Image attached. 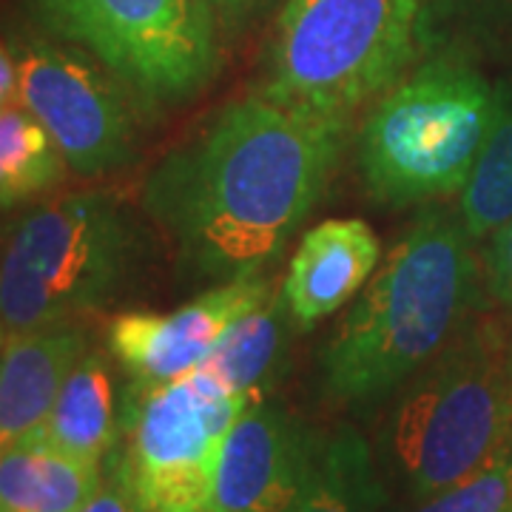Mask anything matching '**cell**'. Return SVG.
<instances>
[{
  "label": "cell",
  "mask_w": 512,
  "mask_h": 512,
  "mask_svg": "<svg viewBox=\"0 0 512 512\" xmlns=\"http://www.w3.org/2000/svg\"><path fill=\"white\" fill-rule=\"evenodd\" d=\"M18 103L35 114L80 177H106L134 160V111L126 89L83 49L40 35L9 40Z\"/></svg>",
  "instance_id": "9c48e42d"
},
{
  "label": "cell",
  "mask_w": 512,
  "mask_h": 512,
  "mask_svg": "<svg viewBox=\"0 0 512 512\" xmlns=\"http://www.w3.org/2000/svg\"><path fill=\"white\" fill-rule=\"evenodd\" d=\"M348 143L345 117L256 92L165 154L143 205L171 234L185 271L220 282L259 274L322 200Z\"/></svg>",
  "instance_id": "6da1fadb"
},
{
  "label": "cell",
  "mask_w": 512,
  "mask_h": 512,
  "mask_svg": "<svg viewBox=\"0 0 512 512\" xmlns=\"http://www.w3.org/2000/svg\"><path fill=\"white\" fill-rule=\"evenodd\" d=\"M57 40L92 55L137 109L194 100L220 66L211 0H26Z\"/></svg>",
  "instance_id": "52a82bcc"
},
{
  "label": "cell",
  "mask_w": 512,
  "mask_h": 512,
  "mask_svg": "<svg viewBox=\"0 0 512 512\" xmlns=\"http://www.w3.org/2000/svg\"><path fill=\"white\" fill-rule=\"evenodd\" d=\"M140 259V231L109 194H66L23 214L0 248V328L72 325L100 311Z\"/></svg>",
  "instance_id": "8992f818"
},
{
  "label": "cell",
  "mask_w": 512,
  "mask_h": 512,
  "mask_svg": "<svg viewBox=\"0 0 512 512\" xmlns=\"http://www.w3.org/2000/svg\"><path fill=\"white\" fill-rule=\"evenodd\" d=\"M484 282L495 302L512 308V220L495 228L484 251Z\"/></svg>",
  "instance_id": "7402d4cb"
},
{
  "label": "cell",
  "mask_w": 512,
  "mask_h": 512,
  "mask_svg": "<svg viewBox=\"0 0 512 512\" xmlns=\"http://www.w3.org/2000/svg\"><path fill=\"white\" fill-rule=\"evenodd\" d=\"M251 399L200 370L174 382H128L109 464L143 512H205L222 441Z\"/></svg>",
  "instance_id": "ba28073f"
},
{
  "label": "cell",
  "mask_w": 512,
  "mask_h": 512,
  "mask_svg": "<svg viewBox=\"0 0 512 512\" xmlns=\"http://www.w3.org/2000/svg\"><path fill=\"white\" fill-rule=\"evenodd\" d=\"M49 444L74 458L106 464L120 436V402L109 359L86 350L57 393L55 407L37 427Z\"/></svg>",
  "instance_id": "9a60e30c"
},
{
  "label": "cell",
  "mask_w": 512,
  "mask_h": 512,
  "mask_svg": "<svg viewBox=\"0 0 512 512\" xmlns=\"http://www.w3.org/2000/svg\"><path fill=\"white\" fill-rule=\"evenodd\" d=\"M291 325L293 319L282 293H271L259 308L245 313L222 333L197 370L228 393L251 402L262 399L285 359Z\"/></svg>",
  "instance_id": "2e32d148"
},
{
  "label": "cell",
  "mask_w": 512,
  "mask_h": 512,
  "mask_svg": "<svg viewBox=\"0 0 512 512\" xmlns=\"http://www.w3.org/2000/svg\"><path fill=\"white\" fill-rule=\"evenodd\" d=\"M512 23V0H427L421 12V57H470L478 43Z\"/></svg>",
  "instance_id": "ffe728a7"
},
{
  "label": "cell",
  "mask_w": 512,
  "mask_h": 512,
  "mask_svg": "<svg viewBox=\"0 0 512 512\" xmlns=\"http://www.w3.org/2000/svg\"><path fill=\"white\" fill-rule=\"evenodd\" d=\"M106 476V464L74 458L40 433L0 450V512H77Z\"/></svg>",
  "instance_id": "5bb4252c"
},
{
  "label": "cell",
  "mask_w": 512,
  "mask_h": 512,
  "mask_svg": "<svg viewBox=\"0 0 512 512\" xmlns=\"http://www.w3.org/2000/svg\"><path fill=\"white\" fill-rule=\"evenodd\" d=\"M473 242L461 217L421 211L319 359L328 399L382 402L453 342L476 299Z\"/></svg>",
  "instance_id": "7a4b0ae2"
},
{
  "label": "cell",
  "mask_w": 512,
  "mask_h": 512,
  "mask_svg": "<svg viewBox=\"0 0 512 512\" xmlns=\"http://www.w3.org/2000/svg\"><path fill=\"white\" fill-rule=\"evenodd\" d=\"M512 436V333L470 322L404 384L382 430L390 481L421 504L478 470Z\"/></svg>",
  "instance_id": "3957f363"
},
{
  "label": "cell",
  "mask_w": 512,
  "mask_h": 512,
  "mask_svg": "<svg viewBox=\"0 0 512 512\" xmlns=\"http://www.w3.org/2000/svg\"><path fill=\"white\" fill-rule=\"evenodd\" d=\"M83 353L86 333L72 325L6 333L0 348V450L46 421Z\"/></svg>",
  "instance_id": "4fadbf2b"
},
{
  "label": "cell",
  "mask_w": 512,
  "mask_h": 512,
  "mask_svg": "<svg viewBox=\"0 0 512 512\" xmlns=\"http://www.w3.org/2000/svg\"><path fill=\"white\" fill-rule=\"evenodd\" d=\"M382 478L362 433L339 424L319 433L311 470L285 512H379Z\"/></svg>",
  "instance_id": "e0dca14e"
},
{
  "label": "cell",
  "mask_w": 512,
  "mask_h": 512,
  "mask_svg": "<svg viewBox=\"0 0 512 512\" xmlns=\"http://www.w3.org/2000/svg\"><path fill=\"white\" fill-rule=\"evenodd\" d=\"M413 512H512V436L478 470Z\"/></svg>",
  "instance_id": "44dd1931"
},
{
  "label": "cell",
  "mask_w": 512,
  "mask_h": 512,
  "mask_svg": "<svg viewBox=\"0 0 512 512\" xmlns=\"http://www.w3.org/2000/svg\"><path fill=\"white\" fill-rule=\"evenodd\" d=\"M265 0H211L214 15L225 32H239L262 9Z\"/></svg>",
  "instance_id": "cb8c5ba5"
},
{
  "label": "cell",
  "mask_w": 512,
  "mask_h": 512,
  "mask_svg": "<svg viewBox=\"0 0 512 512\" xmlns=\"http://www.w3.org/2000/svg\"><path fill=\"white\" fill-rule=\"evenodd\" d=\"M319 433L271 399H254L222 441L211 512H285L302 490Z\"/></svg>",
  "instance_id": "8fae6325"
},
{
  "label": "cell",
  "mask_w": 512,
  "mask_h": 512,
  "mask_svg": "<svg viewBox=\"0 0 512 512\" xmlns=\"http://www.w3.org/2000/svg\"><path fill=\"white\" fill-rule=\"evenodd\" d=\"M382 259V245L362 220H325L311 228L282 282L293 328L311 330L365 288Z\"/></svg>",
  "instance_id": "7c38bea8"
},
{
  "label": "cell",
  "mask_w": 512,
  "mask_h": 512,
  "mask_svg": "<svg viewBox=\"0 0 512 512\" xmlns=\"http://www.w3.org/2000/svg\"><path fill=\"white\" fill-rule=\"evenodd\" d=\"M274 293L259 274L220 282L171 313L114 316L109 350L134 382H174L197 370L220 336Z\"/></svg>",
  "instance_id": "30bf717a"
},
{
  "label": "cell",
  "mask_w": 512,
  "mask_h": 512,
  "mask_svg": "<svg viewBox=\"0 0 512 512\" xmlns=\"http://www.w3.org/2000/svg\"><path fill=\"white\" fill-rule=\"evenodd\" d=\"M66 157L32 111H0V211L49 194L66 177Z\"/></svg>",
  "instance_id": "ac0fdd59"
},
{
  "label": "cell",
  "mask_w": 512,
  "mask_h": 512,
  "mask_svg": "<svg viewBox=\"0 0 512 512\" xmlns=\"http://www.w3.org/2000/svg\"><path fill=\"white\" fill-rule=\"evenodd\" d=\"M3 339H6V330L0 328V348H3Z\"/></svg>",
  "instance_id": "484cf974"
},
{
  "label": "cell",
  "mask_w": 512,
  "mask_h": 512,
  "mask_svg": "<svg viewBox=\"0 0 512 512\" xmlns=\"http://www.w3.org/2000/svg\"><path fill=\"white\" fill-rule=\"evenodd\" d=\"M205 512H211V510H205Z\"/></svg>",
  "instance_id": "4316f807"
},
{
  "label": "cell",
  "mask_w": 512,
  "mask_h": 512,
  "mask_svg": "<svg viewBox=\"0 0 512 512\" xmlns=\"http://www.w3.org/2000/svg\"><path fill=\"white\" fill-rule=\"evenodd\" d=\"M498 114V89L470 57H419L370 103L356 165L365 191L384 205H416L464 191Z\"/></svg>",
  "instance_id": "277c9868"
},
{
  "label": "cell",
  "mask_w": 512,
  "mask_h": 512,
  "mask_svg": "<svg viewBox=\"0 0 512 512\" xmlns=\"http://www.w3.org/2000/svg\"><path fill=\"white\" fill-rule=\"evenodd\" d=\"M461 225L473 239H487L512 220V86L498 89V114L458 205Z\"/></svg>",
  "instance_id": "d6986e66"
},
{
  "label": "cell",
  "mask_w": 512,
  "mask_h": 512,
  "mask_svg": "<svg viewBox=\"0 0 512 512\" xmlns=\"http://www.w3.org/2000/svg\"><path fill=\"white\" fill-rule=\"evenodd\" d=\"M18 100V63L9 40L0 37V111Z\"/></svg>",
  "instance_id": "d4e9b609"
},
{
  "label": "cell",
  "mask_w": 512,
  "mask_h": 512,
  "mask_svg": "<svg viewBox=\"0 0 512 512\" xmlns=\"http://www.w3.org/2000/svg\"><path fill=\"white\" fill-rule=\"evenodd\" d=\"M77 512H143V507L126 487V481L106 464V476H103L100 490Z\"/></svg>",
  "instance_id": "603a6c76"
},
{
  "label": "cell",
  "mask_w": 512,
  "mask_h": 512,
  "mask_svg": "<svg viewBox=\"0 0 512 512\" xmlns=\"http://www.w3.org/2000/svg\"><path fill=\"white\" fill-rule=\"evenodd\" d=\"M427 0H285L259 92L282 106L350 120L421 57Z\"/></svg>",
  "instance_id": "5b68a950"
}]
</instances>
